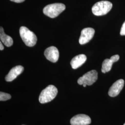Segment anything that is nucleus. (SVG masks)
Wrapping results in <instances>:
<instances>
[{
  "label": "nucleus",
  "instance_id": "obj_1",
  "mask_svg": "<svg viewBox=\"0 0 125 125\" xmlns=\"http://www.w3.org/2000/svg\"><path fill=\"white\" fill-rule=\"evenodd\" d=\"M58 92V89L55 86L49 85L41 91L39 96V102L42 104L49 103L55 98Z\"/></svg>",
  "mask_w": 125,
  "mask_h": 125
},
{
  "label": "nucleus",
  "instance_id": "obj_2",
  "mask_svg": "<svg viewBox=\"0 0 125 125\" xmlns=\"http://www.w3.org/2000/svg\"><path fill=\"white\" fill-rule=\"evenodd\" d=\"M20 34L23 42L27 46L32 47L36 45L37 41L36 35L26 27H20Z\"/></svg>",
  "mask_w": 125,
  "mask_h": 125
},
{
  "label": "nucleus",
  "instance_id": "obj_3",
  "mask_svg": "<svg viewBox=\"0 0 125 125\" xmlns=\"http://www.w3.org/2000/svg\"><path fill=\"white\" fill-rule=\"evenodd\" d=\"M113 4L110 1L102 0L96 2L92 8V11L96 16H102L107 14L112 9Z\"/></svg>",
  "mask_w": 125,
  "mask_h": 125
},
{
  "label": "nucleus",
  "instance_id": "obj_4",
  "mask_svg": "<svg viewBox=\"0 0 125 125\" xmlns=\"http://www.w3.org/2000/svg\"><path fill=\"white\" fill-rule=\"evenodd\" d=\"M65 9V6L62 3H56L48 5L43 9V13L50 18H56Z\"/></svg>",
  "mask_w": 125,
  "mask_h": 125
},
{
  "label": "nucleus",
  "instance_id": "obj_5",
  "mask_svg": "<svg viewBox=\"0 0 125 125\" xmlns=\"http://www.w3.org/2000/svg\"><path fill=\"white\" fill-rule=\"evenodd\" d=\"M98 78V73L95 70H92L87 72L82 76L80 77L77 80V83L79 85L86 84L92 85Z\"/></svg>",
  "mask_w": 125,
  "mask_h": 125
},
{
  "label": "nucleus",
  "instance_id": "obj_6",
  "mask_svg": "<svg viewBox=\"0 0 125 125\" xmlns=\"http://www.w3.org/2000/svg\"><path fill=\"white\" fill-rule=\"evenodd\" d=\"M94 30L91 27H87L83 29L79 40L80 44L84 45L88 43L94 37Z\"/></svg>",
  "mask_w": 125,
  "mask_h": 125
},
{
  "label": "nucleus",
  "instance_id": "obj_7",
  "mask_svg": "<svg viewBox=\"0 0 125 125\" xmlns=\"http://www.w3.org/2000/svg\"><path fill=\"white\" fill-rule=\"evenodd\" d=\"M70 122L72 125H88L91 123V120L89 116L79 114L73 117Z\"/></svg>",
  "mask_w": 125,
  "mask_h": 125
},
{
  "label": "nucleus",
  "instance_id": "obj_8",
  "mask_svg": "<svg viewBox=\"0 0 125 125\" xmlns=\"http://www.w3.org/2000/svg\"><path fill=\"white\" fill-rule=\"evenodd\" d=\"M44 55L47 60L53 62L58 61L59 56L58 49L53 46H50L45 50Z\"/></svg>",
  "mask_w": 125,
  "mask_h": 125
},
{
  "label": "nucleus",
  "instance_id": "obj_9",
  "mask_svg": "<svg viewBox=\"0 0 125 125\" xmlns=\"http://www.w3.org/2000/svg\"><path fill=\"white\" fill-rule=\"evenodd\" d=\"M124 85V81L119 79L113 84L108 91V95L111 97H115L120 94Z\"/></svg>",
  "mask_w": 125,
  "mask_h": 125
},
{
  "label": "nucleus",
  "instance_id": "obj_10",
  "mask_svg": "<svg viewBox=\"0 0 125 125\" xmlns=\"http://www.w3.org/2000/svg\"><path fill=\"white\" fill-rule=\"evenodd\" d=\"M24 67L21 65H17L13 67L9 71L8 74L6 76L5 80L7 82H11L14 80L19 75L23 72Z\"/></svg>",
  "mask_w": 125,
  "mask_h": 125
},
{
  "label": "nucleus",
  "instance_id": "obj_11",
  "mask_svg": "<svg viewBox=\"0 0 125 125\" xmlns=\"http://www.w3.org/2000/svg\"><path fill=\"white\" fill-rule=\"evenodd\" d=\"M119 58L120 57L118 55H115L112 56L110 59H105L102 64V72L103 73H106V72H109L111 70L113 63L118 61Z\"/></svg>",
  "mask_w": 125,
  "mask_h": 125
},
{
  "label": "nucleus",
  "instance_id": "obj_12",
  "mask_svg": "<svg viewBox=\"0 0 125 125\" xmlns=\"http://www.w3.org/2000/svg\"><path fill=\"white\" fill-rule=\"evenodd\" d=\"M87 60V57L84 54H80L76 56L72 59L71 64L73 69H76L81 66Z\"/></svg>",
  "mask_w": 125,
  "mask_h": 125
},
{
  "label": "nucleus",
  "instance_id": "obj_13",
  "mask_svg": "<svg viewBox=\"0 0 125 125\" xmlns=\"http://www.w3.org/2000/svg\"><path fill=\"white\" fill-rule=\"evenodd\" d=\"M0 41L7 47H10L13 44V40L10 36L7 35L4 33L3 28H0Z\"/></svg>",
  "mask_w": 125,
  "mask_h": 125
},
{
  "label": "nucleus",
  "instance_id": "obj_14",
  "mask_svg": "<svg viewBox=\"0 0 125 125\" xmlns=\"http://www.w3.org/2000/svg\"><path fill=\"white\" fill-rule=\"evenodd\" d=\"M11 96L10 94H7L2 92H0V101H5L10 99Z\"/></svg>",
  "mask_w": 125,
  "mask_h": 125
},
{
  "label": "nucleus",
  "instance_id": "obj_15",
  "mask_svg": "<svg viewBox=\"0 0 125 125\" xmlns=\"http://www.w3.org/2000/svg\"><path fill=\"white\" fill-rule=\"evenodd\" d=\"M120 34L122 36L125 35V21L123 23L121 28Z\"/></svg>",
  "mask_w": 125,
  "mask_h": 125
},
{
  "label": "nucleus",
  "instance_id": "obj_16",
  "mask_svg": "<svg viewBox=\"0 0 125 125\" xmlns=\"http://www.w3.org/2000/svg\"><path fill=\"white\" fill-rule=\"evenodd\" d=\"M10 0L14 2H16V3H21L24 1L25 0Z\"/></svg>",
  "mask_w": 125,
  "mask_h": 125
},
{
  "label": "nucleus",
  "instance_id": "obj_17",
  "mask_svg": "<svg viewBox=\"0 0 125 125\" xmlns=\"http://www.w3.org/2000/svg\"><path fill=\"white\" fill-rule=\"evenodd\" d=\"M3 49H4V46H3V45L2 44V42L0 41V50L1 51H2Z\"/></svg>",
  "mask_w": 125,
  "mask_h": 125
},
{
  "label": "nucleus",
  "instance_id": "obj_18",
  "mask_svg": "<svg viewBox=\"0 0 125 125\" xmlns=\"http://www.w3.org/2000/svg\"><path fill=\"white\" fill-rule=\"evenodd\" d=\"M83 86L84 87H86V86H87V85L86 84H83Z\"/></svg>",
  "mask_w": 125,
  "mask_h": 125
},
{
  "label": "nucleus",
  "instance_id": "obj_19",
  "mask_svg": "<svg viewBox=\"0 0 125 125\" xmlns=\"http://www.w3.org/2000/svg\"><path fill=\"white\" fill-rule=\"evenodd\" d=\"M125 125V123H124V125Z\"/></svg>",
  "mask_w": 125,
  "mask_h": 125
},
{
  "label": "nucleus",
  "instance_id": "obj_20",
  "mask_svg": "<svg viewBox=\"0 0 125 125\" xmlns=\"http://www.w3.org/2000/svg\"></svg>",
  "mask_w": 125,
  "mask_h": 125
}]
</instances>
